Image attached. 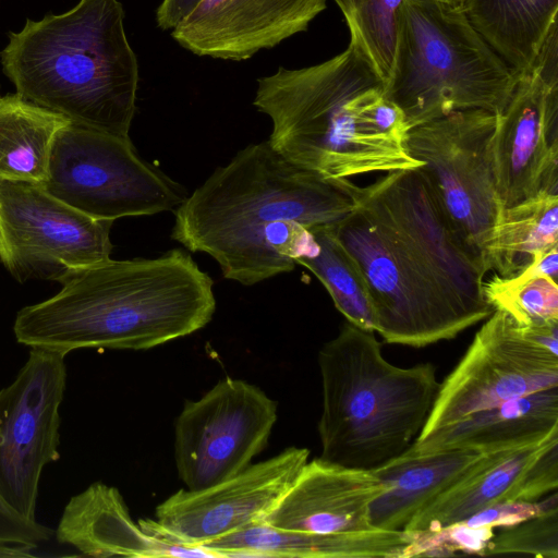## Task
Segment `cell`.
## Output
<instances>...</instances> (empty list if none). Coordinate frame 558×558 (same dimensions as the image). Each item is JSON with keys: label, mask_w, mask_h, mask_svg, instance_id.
<instances>
[{"label": "cell", "mask_w": 558, "mask_h": 558, "mask_svg": "<svg viewBox=\"0 0 558 558\" xmlns=\"http://www.w3.org/2000/svg\"><path fill=\"white\" fill-rule=\"evenodd\" d=\"M352 193L353 210L331 229L365 280L375 332L385 342L423 348L493 313L483 294L486 271L421 167L353 184Z\"/></svg>", "instance_id": "1"}, {"label": "cell", "mask_w": 558, "mask_h": 558, "mask_svg": "<svg viewBox=\"0 0 558 558\" xmlns=\"http://www.w3.org/2000/svg\"><path fill=\"white\" fill-rule=\"evenodd\" d=\"M350 179H329L251 144L178 206L171 238L216 260L223 278L253 286L295 268L306 230L354 208Z\"/></svg>", "instance_id": "2"}, {"label": "cell", "mask_w": 558, "mask_h": 558, "mask_svg": "<svg viewBox=\"0 0 558 558\" xmlns=\"http://www.w3.org/2000/svg\"><path fill=\"white\" fill-rule=\"evenodd\" d=\"M50 299L23 307L13 331L31 349L148 350L204 328L214 281L190 254L96 263L68 275Z\"/></svg>", "instance_id": "3"}, {"label": "cell", "mask_w": 558, "mask_h": 558, "mask_svg": "<svg viewBox=\"0 0 558 558\" xmlns=\"http://www.w3.org/2000/svg\"><path fill=\"white\" fill-rule=\"evenodd\" d=\"M385 84L360 48L319 64L280 68L257 80L253 105L271 120L267 140L299 167L329 179L422 167L405 150L410 126L384 96Z\"/></svg>", "instance_id": "4"}, {"label": "cell", "mask_w": 558, "mask_h": 558, "mask_svg": "<svg viewBox=\"0 0 558 558\" xmlns=\"http://www.w3.org/2000/svg\"><path fill=\"white\" fill-rule=\"evenodd\" d=\"M123 20L118 0H80L65 13L27 20L0 52L3 72L25 99L74 124L128 137L138 65Z\"/></svg>", "instance_id": "5"}, {"label": "cell", "mask_w": 558, "mask_h": 558, "mask_svg": "<svg viewBox=\"0 0 558 558\" xmlns=\"http://www.w3.org/2000/svg\"><path fill=\"white\" fill-rule=\"evenodd\" d=\"M318 365L320 460L373 471L421 435L440 385L432 363L392 365L374 331L347 322L319 350Z\"/></svg>", "instance_id": "6"}, {"label": "cell", "mask_w": 558, "mask_h": 558, "mask_svg": "<svg viewBox=\"0 0 558 558\" xmlns=\"http://www.w3.org/2000/svg\"><path fill=\"white\" fill-rule=\"evenodd\" d=\"M518 75L471 25L461 5L403 0L384 96L410 129L453 111L498 114Z\"/></svg>", "instance_id": "7"}, {"label": "cell", "mask_w": 558, "mask_h": 558, "mask_svg": "<svg viewBox=\"0 0 558 558\" xmlns=\"http://www.w3.org/2000/svg\"><path fill=\"white\" fill-rule=\"evenodd\" d=\"M43 187L72 208L114 221L175 210L183 187L143 159L130 136L69 122L56 134Z\"/></svg>", "instance_id": "8"}, {"label": "cell", "mask_w": 558, "mask_h": 558, "mask_svg": "<svg viewBox=\"0 0 558 558\" xmlns=\"http://www.w3.org/2000/svg\"><path fill=\"white\" fill-rule=\"evenodd\" d=\"M495 124L490 111L459 110L412 126L404 141L452 229L486 272L485 251L502 210L492 155Z\"/></svg>", "instance_id": "9"}, {"label": "cell", "mask_w": 558, "mask_h": 558, "mask_svg": "<svg viewBox=\"0 0 558 558\" xmlns=\"http://www.w3.org/2000/svg\"><path fill=\"white\" fill-rule=\"evenodd\" d=\"M112 223L72 208L41 185L0 181V262L20 283H60L109 259Z\"/></svg>", "instance_id": "10"}, {"label": "cell", "mask_w": 558, "mask_h": 558, "mask_svg": "<svg viewBox=\"0 0 558 558\" xmlns=\"http://www.w3.org/2000/svg\"><path fill=\"white\" fill-rule=\"evenodd\" d=\"M555 387L558 355L531 340L524 326L508 313L494 310L460 362L439 385L416 439L474 412Z\"/></svg>", "instance_id": "11"}, {"label": "cell", "mask_w": 558, "mask_h": 558, "mask_svg": "<svg viewBox=\"0 0 558 558\" xmlns=\"http://www.w3.org/2000/svg\"><path fill=\"white\" fill-rule=\"evenodd\" d=\"M276 421V401L242 379L227 377L186 401L174 426L175 466L186 489L244 471L267 447Z\"/></svg>", "instance_id": "12"}, {"label": "cell", "mask_w": 558, "mask_h": 558, "mask_svg": "<svg viewBox=\"0 0 558 558\" xmlns=\"http://www.w3.org/2000/svg\"><path fill=\"white\" fill-rule=\"evenodd\" d=\"M64 357L31 349L15 379L0 390V495L33 521L43 470L60 457Z\"/></svg>", "instance_id": "13"}, {"label": "cell", "mask_w": 558, "mask_h": 558, "mask_svg": "<svg viewBox=\"0 0 558 558\" xmlns=\"http://www.w3.org/2000/svg\"><path fill=\"white\" fill-rule=\"evenodd\" d=\"M497 195L504 208L558 195V54L544 51L519 75L492 138Z\"/></svg>", "instance_id": "14"}, {"label": "cell", "mask_w": 558, "mask_h": 558, "mask_svg": "<svg viewBox=\"0 0 558 558\" xmlns=\"http://www.w3.org/2000/svg\"><path fill=\"white\" fill-rule=\"evenodd\" d=\"M306 448L289 447L226 481L180 489L159 504L155 519L140 520L147 534L168 543L203 546L264 520L308 461Z\"/></svg>", "instance_id": "15"}, {"label": "cell", "mask_w": 558, "mask_h": 558, "mask_svg": "<svg viewBox=\"0 0 558 558\" xmlns=\"http://www.w3.org/2000/svg\"><path fill=\"white\" fill-rule=\"evenodd\" d=\"M558 487V436L542 444L484 453L403 529L438 530L502 501H536Z\"/></svg>", "instance_id": "16"}, {"label": "cell", "mask_w": 558, "mask_h": 558, "mask_svg": "<svg viewBox=\"0 0 558 558\" xmlns=\"http://www.w3.org/2000/svg\"><path fill=\"white\" fill-rule=\"evenodd\" d=\"M327 0H203L172 31L197 56L242 61L307 29Z\"/></svg>", "instance_id": "17"}, {"label": "cell", "mask_w": 558, "mask_h": 558, "mask_svg": "<svg viewBox=\"0 0 558 558\" xmlns=\"http://www.w3.org/2000/svg\"><path fill=\"white\" fill-rule=\"evenodd\" d=\"M383 490L372 471L316 458L306 462L264 521L279 529L325 535L369 531L375 529L369 506Z\"/></svg>", "instance_id": "18"}, {"label": "cell", "mask_w": 558, "mask_h": 558, "mask_svg": "<svg viewBox=\"0 0 558 558\" xmlns=\"http://www.w3.org/2000/svg\"><path fill=\"white\" fill-rule=\"evenodd\" d=\"M57 541L90 557H218L203 546L160 541L135 523L116 487L93 483L66 504Z\"/></svg>", "instance_id": "19"}, {"label": "cell", "mask_w": 558, "mask_h": 558, "mask_svg": "<svg viewBox=\"0 0 558 558\" xmlns=\"http://www.w3.org/2000/svg\"><path fill=\"white\" fill-rule=\"evenodd\" d=\"M558 436V387L474 412L416 439L411 449H472L482 453L542 444Z\"/></svg>", "instance_id": "20"}, {"label": "cell", "mask_w": 558, "mask_h": 558, "mask_svg": "<svg viewBox=\"0 0 558 558\" xmlns=\"http://www.w3.org/2000/svg\"><path fill=\"white\" fill-rule=\"evenodd\" d=\"M414 534L373 529L341 534H315L279 529L264 520L213 539L203 547L219 557H304V558H401Z\"/></svg>", "instance_id": "21"}, {"label": "cell", "mask_w": 558, "mask_h": 558, "mask_svg": "<svg viewBox=\"0 0 558 558\" xmlns=\"http://www.w3.org/2000/svg\"><path fill=\"white\" fill-rule=\"evenodd\" d=\"M484 453L472 449L409 448L372 472L383 493L369 506L371 524L401 531L423 507L460 480Z\"/></svg>", "instance_id": "22"}, {"label": "cell", "mask_w": 558, "mask_h": 558, "mask_svg": "<svg viewBox=\"0 0 558 558\" xmlns=\"http://www.w3.org/2000/svg\"><path fill=\"white\" fill-rule=\"evenodd\" d=\"M471 25L519 76L557 26L558 0H463Z\"/></svg>", "instance_id": "23"}, {"label": "cell", "mask_w": 558, "mask_h": 558, "mask_svg": "<svg viewBox=\"0 0 558 558\" xmlns=\"http://www.w3.org/2000/svg\"><path fill=\"white\" fill-rule=\"evenodd\" d=\"M69 122L17 93L0 96V181L43 186L54 136Z\"/></svg>", "instance_id": "24"}, {"label": "cell", "mask_w": 558, "mask_h": 558, "mask_svg": "<svg viewBox=\"0 0 558 558\" xmlns=\"http://www.w3.org/2000/svg\"><path fill=\"white\" fill-rule=\"evenodd\" d=\"M558 246V195L541 194L501 210L485 251L488 270L512 278Z\"/></svg>", "instance_id": "25"}, {"label": "cell", "mask_w": 558, "mask_h": 558, "mask_svg": "<svg viewBox=\"0 0 558 558\" xmlns=\"http://www.w3.org/2000/svg\"><path fill=\"white\" fill-rule=\"evenodd\" d=\"M294 260L316 276L347 322L375 332V317L365 280L336 239L331 226L307 229Z\"/></svg>", "instance_id": "26"}, {"label": "cell", "mask_w": 558, "mask_h": 558, "mask_svg": "<svg viewBox=\"0 0 558 558\" xmlns=\"http://www.w3.org/2000/svg\"><path fill=\"white\" fill-rule=\"evenodd\" d=\"M483 294L494 310L505 311L521 326L558 322V284L539 276L533 264L512 278L495 274L483 281Z\"/></svg>", "instance_id": "27"}, {"label": "cell", "mask_w": 558, "mask_h": 558, "mask_svg": "<svg viewBox=\"0 0 558 558\" xmlns=\"http://www.w3.org/2000/svg\"><path fill=\"white\" fill-rule=\"evenodd\" d=\"M355 44L373 69L387 82L397 39L398 12L403 0H333Z\"/></svg>", "instance_id": "28"}, {"label": "cell", "mask_w": 558, "mask_h": 558, "mask_svg": "<svg viewBox=\"0 0 558 558\" xmlns=\"http://www.w3.org/2000/svg\"><path fill=\"white\" fill-rule=\"evenodd\" d=\"M504 554L558 558V507L506 526L488 542L483 556Z\"/></svg>", "instance_id": "29"}, {"label": "cell", "mask_w": 558, "mask_h": 558, "mask_svg": "<svg viewBox=\"0 0 558 558\" xmlns=\"http://www.w3.org/2000/svg\"><path fill=\"white\" fill-rule=\"evenodd\" d=\"M494 530L488 526L471 527L458 522L434 531L413 533V541L404 549L402 558L449 557L458 553L483 556L495 535Z\"/></svg>", "instance_id": "30"}, {"label": "cell", "mask_w": 558, "mask_h": 558, "mask_svg": "<svg viewBox=\"0 0 558 558\" xmlns=\"http://www.w3.org/2000/svg\"><path fill=\"white\" fill-rule=\"evenodd\" d=\"M558 507L556 490L544 500L536 501H502L484 508L464 519V524L471 527L488 526L506 527L533 518L548 509Z\"/></svg>", "instance_id": "31"}, {"label": "cell", "mask_w": 558, "mask_h": 558, "mask_svg": "<svg viewBox=\"0 0 558 558\" xmlns=\"http://www.w3.org/2000/svg\"><path fill=\"white\" fill-rule=\"evenodd\" d=\"M52 531L13 509L0 495V544L37 548L48 542Z\"/></svg>", "instance_id": "32"}, {"label": "cell", "mask_w": 558, "mask_h": 558, "mask_svg": "<svg viewBox=\"0 0 558 558\" xmlns=\"http://www.w3.org/2000/svg\"><path fill=\"white\" fill-rule=\"evenodd\" d=\"M203 0H163L156 14L158 26L162 29L174 28Z\"/></svg>", "instance_id": "33"}, {"label": "cell", "mask_w": 558, "mask_h": 558, "mask_svg": "<svg viewBox=\"0 0 558 558\" xmlns=\"http://www.w3.org/2000/svg\"><path fill=\"white\" fill-rule=\"evenodd\" d=\"M33 548L20 545L0 544V558H20L32 556Z\"/></svg>", "instance_id": "34"}, {"label": "cell", "mask_w": 558, "mask_h": 558, "mask_svg": "<svg viewBox=\"0 0 558 558\" xmlns=\"http://www.w3.org/2000/svg\"><path fill=\"white\" fill-rule=\"evenodd\" d=\"M435 1L453 4V5H461L463 0H435Z\"/></svg>", "instance_id": "35"}]
</instances>
